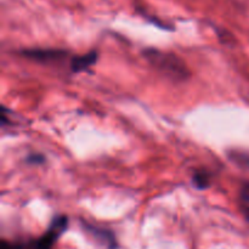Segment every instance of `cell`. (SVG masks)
<instances>
[{"label": "cell", "mask_w": 249, "mask_h": 249, "mask_svg": "<svg viewBox=\"0 0 249 249\" xmlns=\"http://www.w3.org/2000/svg\"><path fill=\"white\" fill-rule=\"evenodd\" d=\"M145 56L156 68L164 73L168 77L175 80H185L189 77V71L186 65L178 56L173 53H162V51L150 50L145 51Z\"/></svg>", "instance_id": "6da1fadb"}, {"label": "cell", "mask_w": 249, "mask_h": 249, "mask_svg": "<svg viewBox=\"0 0 249 249\" xmlns=\"http://www.w3.org/2000/svg\"><path fill=\"white\" fill-rule=\"evenodd\" d=\"M97 60V53L95 51L91 53H88L85 55L82 56H75L71 61V68H72L73 72H83V71H87L88 68L91 67Z\"/></svg>", "instance_id": "7a4b0ae2"}, {"label": "cell", "mask_w": 249, "mask_h": 249, "mask_svg": "<svg viewBox=\"0 0 249 249\" xmlns=\"http://www.w3.org/2000/svg\"><path fill=\"white\" fill-rule=\"evenodd\" d=\"M24 55L36 61H53L58 60L66 55V51L61 50H29L24 51Z\"/></svg>", "instance_id": "3957f363"}, {"label": "cell", "mask_w": 249, "mask_h": 249, "mask_svg": "<svg viewBox=\"0 0 249 249\" xmlns=\"http://www.w3.org/2000/svg\"><path fill=\"white\" fill-rule=\"evenodd\" d=\"M194 182L198 189H206L209 185V175L207 173H196L194 177Z\"/></svg>", "instance_id": "277c9868"}, {"label": "cell", "mask_w": 249, "mask_h": 249, "mask_svg": "<svg viewBox=\"0 0 249 249\" xmlns=\"http://www.w3.org/2000/svg\"><path fill=\"white\" fill-rule=\"evenodd\" d=\"M242 199H243V209H245L246 215L249 219V187H246L242 192Z\"/></svg>", "instance_id": "5b68a950"}, {"label": "cell", "mask_w": 249, "mask_h": 249, "mask_svg": "<svg viewBox=\"0 0 249 249\" xmlns=\"http://www.w3.org/2000/svg\"><path fill=\"white\" fill-rule=\"evenodd\" d=\"M36 162V163H39L40 162V160H44V158H41L40 156H36V157H31L29 158V162Z\"/></svg>", "instance_id": "8992f818"}]
</instances>
